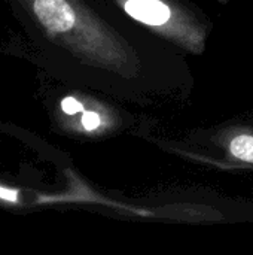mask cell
Listing matches in <instances>:
<instances>
[{"label":"cell","instance_id":"1","mask_svg":"<svg viewBox=\"0 0 253 255\" xmlns=\"http://www.w3.org/2000/svg\"><path fill=\"white\" fill-rule=\"evenodd\" d=\"M55 78L122 103L188 100L194 73L185 54L104 0H6Z\"/></svg>","mask_w":253,"mask_h":255},{"label":"cell","instance_id":"2","mask_svg":"<svg viewBox=\"0 0 253 255\" xmlns=\"http://www.w3.org/2000/svg\"><path fill=\"white\" fill-rule=\"evenodd\" d=\"M155 143L197 164L224 172H253V114Z\"/></svg>","mask_w":253,"mask_h":255},{"label":"cell","instance_id":"3","mask_svg":"<svg viewBox=\"0 0 253 255\" xmlns=\"http://www.w3.org/2000/svg\"><path fill=\"white\" fill-rule=\"evenodd\" d=\"M104 1L185 55H201L207 48L212 22L201 9L186 0Z\"/></svg>","mask_w":253,"mask_h":255},{"label":"cell","instance_id":"4","mask_svg":"<svg viewBox=\"0 0 253 255\" xmlns=\"http://www.w3.org/2000/svg\"><path fill=\"white\" fill-rule=\"evenodd\" d=\"M75 88L76 93L64 96L55 108V121L66 133L85 139H109L133 133L143 124L121 106L122 102L88 88Z\"/></svg>","mask_w":253,"mask_h":255}]
</instances>
